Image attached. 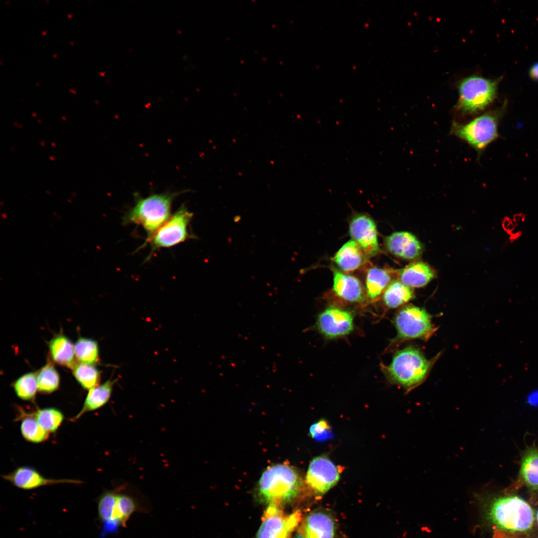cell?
<instances>
[{"label": "cell", "instance_id": "cell-29", "mask_svg": "<svg viewBox=\"0 0 538 538\" xmlns=\"http://www.w3.org/2000/svg\"><path fill=\"white\" fill-rule=\"evenodd\" d=\"M32 415L38 423L50 433L57 430L64 418L60 410L52 407L39 409Z\"/></svg>", "mask_w": 538, "mask_h": 538}, {"label": "cell", "instance_id": "cell-9", "mask_svg": "<svg viewBox=\"0 0 538 538\" xmlns=\"http://www.w3.org/2000/svg\"><path fill=\"white\" fill-rule=\"evenodd\" d=\"M457 109L466 114L483 110L494 99L496 83L477 75L468 76L459 83Z\"/></svg>", "mask_w": 538, "mask_h": 538}, {"label": "cell", "instance_id": "cell-15", "mask_svg": "<svg viewBox=\"0 0 538 538\" xmlns=\"http://www.w3.org/2000/svg\"><path fill=\"white\" fill-rule=\"evenodd\" d=\"M335 532L333 516L326 511L315 510L304 520L296 538H334Z\"/></svg>", "mask_w": 538, "mask_h": 538}, {"label": "cell", "instance_id": "cell-7", "mask_svg": "<svg viewBox=\"0 0 538 538\" xmlns=\"http://www.w3.org/2000/svg\"><path fill=\"white\" fill-rule=\"evenodd\" d=\"M498 112H489L465 123L454 122L451 134L481 153L498 136Z\"/></svg>", "mask_w": 538, "mask_h": 538}, {"label": "cell", "instance_id": "cell-8", "mask_svg": "<svg viewBox=\"0 0 538 538\" xmlns=\"http://www.w3.org/2000/svg\"><path fill=\"white\" fill-rule=\"evenodd\" d=\"M192 217L193 214L182 205L156 231L147 236L142 247L149 244L151 248V255L160 249L171 247L188 239L195 238L188 230Z\"/></svg>", "mask_w": 538, "mask_h": 538}, {"label": "cell", "instance_id": "cell-27", "mask_svg": "<svg viewBox=\"0 0 538 538\" xmlns=\"http://www.w3.org/2000/svg\"><path fill=\"white\" fill-rule=\"evenodd\" d=\"M74 351L76 358L81 363L93 365L98 360V345L93 339L79 338L74 345Z\"/></svg>", "mask_w": 538, "mask_h": 538}, {"label": "cell", "instance_id": "cell-18", "mask_svg": "<svg viewBox=\"0 0 538 538\" xmlns=\"http://www.w3.org/2000/svg\"><path fill=\"white\" fill-rule=\"evenodd\" d=\"M399 281L410 288L426 286L435 276L433 269L427 263L416 261L402 269L399 272Z\"/></svg>", "mask_w": 538, "mask_h": 538}, {"label": "cell", "instance_id": "cell-4", "mask_svg": "<svg viewBox=\"0 0 538 538\" xmlns=\"http://www.w3.org/2000/svg\"><path fill=\"white\" fill-rule=\"evenodd\" d=\"M97 502L99 518L106 532L126 526L132 514L144 510L136 498L121 488L105 491Z\"/></svg>", "mask_w": 538, "mask_h": 538}, {"label": "cell", "instance_id": "cell-40", "mask_svg": "<svg viewBox=\"0 0 538 538\" xmlns=\"http://www.w3.org/2000/svg\"><path fill=\"white\" fill-rule=\"evenodd\" d=\"M6 3H8V2H9V1H7H7H6Z\"/></svg>", "mask_w": 538, "mask_h": 538}, {"label": "cell", "instance_id": "cell-31", "mask_svg": "<svg viewBox=\"0 0 538 538\" xmlns=\"http://www.w3.org/2000/svg\"><path fill=\"white\" fill-rule=\"evenodd\" d=\"M310 433L313 438L324 440L330 436L331 429L327 421L321 420L311 426Z\"/></svg>", "mask_w": 538, "mask_h": 538}, {"label": "cell", "instance_id": "cell-21", "mask_svg": "<svg viewBox=\"0 0 538 538\" xmlns=\"http://www.w3.org/2000/svg\"><path fill=\"white\" fill-rule=\"evenodd\" d=\"M48 346L51 357L56 363L74 367V345L69 339L63 334L57 335L50 340Z\"/></svg>", "mask_w": 538, "mask_h": 538}, {"label": "cell", "instance_id": "cell-37", "mask_svg": "<svg viewBox=\"0 0 538 538\" xmlns=\"http://www.w3.org/2000/svg\"><path fill=\"white\" fill-rule=\"evenodd\" d=\"M537 521H538V511L537 514Z\"/></svg>", "mask_w": 538, "mask_h": 538}, {"label": "cell", "instance_id": "cell-2", "mask_svg": "<svg viewBox=\"0 0 538 538\" xmlns=\"http://www.w3.org/2000/svg\"><path fill=\"white\" fill-rule=\"evenodd\" d=\"M301 486V479L294 469L278 464L263 473L258 483V493L263 502L281 506L294 499Z\"/></svg>", "mask_w": 538, "mask_h": 538}, {"label": "cell", "instance_id": "cell-11", "mask_svg": "<svg viewBox=\"0 0 538 538\" xmlns=\"http://www.w3.org/2000/svg\"><path fill=\"white\" fill-rule=\"evenodd\" d=\"M339 469L328 458L320 456L312 460L306 476L307 484L318 495L327 492L338 481Z\"/></svg>", "mask_w": 538, "mask_h": 538}, {"label": "cell", "instance_id": "cell-22", "mask_svg": "<svg viewBox=\"0 0 538 538\" xmlns=\"http://www.w3.org/2000/svg\"><path fill=\"white\" fill-rule=\"evenodd\" d=\"M414 293L410 288L399 281L391 282L383 292V300L390 309L397 308L414 298Z\"/></svg>", "mask_w": 538, "mask_h": 538}, {"label": "cell", "instance_id": "cell-5", "mask_svg": "<svg viewBox=\"0 0 538 538\" xmlns=\"http://www.w3.org/2000/svg\"><path fill=\"white\" fill-rule=\"evenodd\" d=\"M491 521L499 529L513 532L526 531L533 526L534 513L531 507L517 496H505L493 500L488 510Z\"/></svg>", "mask_w": 538, "mask_h": 538}, {"label": "cell", "instance_id": "cell-32", "mask_svg": "<svg viewBox=\"0 0 538 538\" xmlns=\"http://www.w3.org/2000/svg\"><path fill=\"white\" fill-rule=\"evenodd\" d=\"M528 400L531 403H538V389L533 391L529 394Z\"/></svg>", "mask_w": 538, "mask_h": 538}, {"label": "cell", "instance_id": "cell-3", "mask_svg": "<svg viewBox=\"0 0 538 538\" xmlns=\"http://www.w3.org/2000/svg\"><path fill=\"white\" fill-rule=\"evenodd\" d=\"M175 193H164L151 195L145 198L138 197L134 205L124 216L123 224L140 225L151 235L171 216Z\"/></svg>", "mask_w": 538, "mask_h": 538}, {"label": "cell", "instance_id": "cell-36", "mask_svg": "<svg viewBox=\"0 0 538 538\" xmlns=\"http://www.w3.org/2000/svg\"><path fill=\"white\" fill-rule=\"evenodd\" d=\"M56 55H57V54H56V53H55V54H53V56L54 57H56Z\"/></svg>", "mask_w": 538, "mask_h": 538}, {"label": "cell", "instance_id": "cell-33", "mask_svg": "<svg viewBox=\"0 0 538 538\" xmlns=\"http://www.w3.org/2000/svg\"><path fill=\"white\" fill-rule=\"evenodd\" d=\"M530 75L534 80H538V62L535 63L531 68Z\"/></svg>", "mask_w": 538, "mask_h": 538}, {"label": "cell", "instance_id": "cell-12", "mask_svg": "<svg viewBox=\"0 0 538 538\" xmlns=\"http://www.w3.org/2000/svg\"><path fill=\"white\" fill-rule=\"evenodd\" d=\"M316 326L326 338H337L346 336L353 331L354 316L348 310L330 307L319 314Z\"/></svg>", "mask_w": 538, "mask_h": 538}, {"label": "cell", "instance_id": "cell-6", "mask_svg": "<svg viewBox=\"0 0 538 538\" xmlns=\"http://www.w3.org/2000/svg\"><path fill=\"white\" fill-rule=\"evenodd\" d=\"M432 318V315L422 307L404 305L397 312L393 319L397 335L392 343L415 339L427 341L438 329L433 324Z\"/></svg>", "mask_w": 538, "mask_h": 538}, {"label": "cell", "instance_id": "cell-19", "mask_svg": "<svg viewBox=\"0 0 538 538\" xmlns=\"http://www.w3.org/2000/svg\"><path fill=\"white\" fill-rule=\"evenodd\" d=\"M368 257L353 240L346 242L335 253L333 261L345 272L353 271L360 267Z\"/></svg>", "mask_w": 538, "mask_h": 538}, {"label": "cell", "instance_id": "cell-28", "mask_svg": "<svg viewBox=\"0 0 538 538\" xmlns=\"http://www.w3.org/2000/svg\"><path fill=\"white\" fill-rule=\"evenodd\" d=\"M13 387L19 398L33 402L38 390L37 373L31 372L23 375L14 382Z\"/></svg>", "mask_w": 538, "mask_h": 538}, {"label": "cell", "instance_id": "cell-38", "mask_svg": "<svg viewBox=\"0 0 538 538\" xmlns=\"http://www.w3.org/2000/svg\"><path fill=\"white\" fill-rule=\"evenodd\" d=\"M46 32V31H42V34H45Z\"/></svg>", "mask_w": 538, "mask_h": 538}, {"label": "cell", "instance_id": "cell-23", "mask_svg": "<svg viewBox=\"0 0 538 538\" xmlns=\"http://www.w3.org/2000/svg\"><path fill=\"white\" fill-rule=\"evenodd\" d=\"M520 474L530 489H538V449L530 448L523 456Z\"/></svg>", "mask_w": 538, "mask_h": 538}, {"label": "cell", "instance_id": "cell-39", "mask_svg": "<svg viewBox=\"0 0 538 538\" xmlns=\"http://www.w3.org/2000/svg\"><path fill=\"white\" fill-rule=\"evenodd\" d=\"M70 43H71V44H73V41H70Z\"/></svg>", "mask_w": 538, "mask_h": 538}, {"label": "cell", "instance_id": "cell-25", "mask_svg": "<svg viewBox=\"0 0 538 538\" xmlns=\"http://www.w3.org/2000/svg\"><path fill=\"white\" fill-rule=\"evenodd\" d=\"M20 431L23 438L28 442L39 443L45 441L49 436L32 414L23 413Z\"/></svg>", "mask_w": 538, "mask_h": 538}, {"label": "cell", "instance_id": "cell-16", "mask_svg": "<svg viewBox=\"0 0 538 538\" xmlns=\"http://www.w3.org/2000/svg\"><path fill=\"white\" fill-rule=\"evenodd\" d=\"M385 246L391 254L406 260L418 259L423 249L416 237L407 231L395 232L386 237Z\"/></svg>", "mask_w": 538, "mask_h": 538}, {"label": "cell", "instance_id": "cell-10", "mask_svg": "<svg viewBox=\"0 0 538 538\" xmlns=\"http://www.w3.org/2000/svg\"><path fill=\"white\" fill-rule=\"evenodd\" d=\"M301 515L299 511L286 514L281 506L269 504L264 511L257 538H288L300 522Z\"/></svg>", "mask_w": 538, "mask_h": 538}, {"label": "cell", "instance_id": "cell-34", "mask_svg": "<svg viewBox=\"0 0 538 538\" xmlns=\"http://www.w3.org/2000/svg\"><path fill=\"white\" fill-rule=\"evenodd\" d=\"M69 91H70L71 92H72V93H76V90H73V89H71V88H69Z\"/></svg>", "mask_w": 538, "mask_h": 538}, {"label": "cell", "instance_id": "cell-30", "mask_svg": "<svg viewBox=\"0 0 538 538\" xmlns=\"http://www.w3.org/2000/svg\"><path fill=\"white\" fill-rule=\"evenodd\" d=\"M73 373L81 386L90 390L98 385L100 372L93 365L80 363L73 368Z\"/></svg>", "mask_w": 538, "mask_h": 538}, {"label": "cell", "instance_id": "cell-14", "mask_svg": "<svg viewBox=\"0 0 538 538\" xmlns=\"http://www.w3.org/2000/svg\"><path fill=\"white\" fill-rule=\"evenodd\" d=\"M2 477L15 486L24 490H32L44 486L58 484H78L82 482L74 479L47 478L36 470L28 466L18 467Z\"/></svg>", "mask_w": 538, "mask_h": 538}, {"label": "cell", "instance_id": "cell-26", "mask_svg": "<svg viewBox=\"0 0 538 538\" xmlns=\"http://www.w3.org/2000/svg\"><path fill=\"white\" fill-rule=\"evenodd\" d=\"M38 391L43 394H50L57 390L59 386L60 377L54 366L47 363L37 373Z\"/></svg>", "mask_w": 538, "mask_h": 538}, {"label": "cell", "instance_id": "cell-20", "mask_svg": "<svg viewBox=\"0 0 538 538\" xmlns=\"http://www.w3.org/2000/svg\"><path fill=\"white\" fill-rule=\"evenodd\" d=\"M115 380H107L89 390L80 411L70 419L74 422L87 412L96 410L104 406L109 401Z\"/></svg>", "mask_w": 538, "mask_h": 538}, {"label": "cell", "instance_id": "cell-13", "mask_svg": "<svg viewBox=\"0 0 538 538\" xmlns=\"http://www.w3.org/2000/svg\"><path fill=\"white\" fill-rule=\"evenodd\" d=\"M349 232L352 239L360 246L368 258L380 252L376 226L369 216L364 214L354 216L349 223Z\"/></svg>", "mask_w": 538, "mask_h": 538}, {"label": "cell", "instance_id": "cell-35", "mask_svg": "<svg viewBox=\"0 0 538 538\" xmlns=\"http://www.w3.org/2000/svg\"><path fill=\"white\" fill-rule=\"evenodd\" d=\"M72 13H71V14H67V16H68V17H71V16L72 15Z\"/></svg>", "mask_w": 538, "mask_h": 538}, {"label": "cell", "instance_id": "cell-17", "mask_svg": "<svg viewBox=\"0 0 538 538\" xmlns=\"http://www.w3.org/2000/svg\"><path fill=\"white\" fill-rule=\"evenodd\" d=\"M333 289L338 297L348 302H360L364 299L360 281L353 275L336 269L333 270Z\"/></svg>", "mask_w": 538, "mask_h": 538}, {"label": "cell", "instance_id": "cell-24", "mask_svg": "<svg viewBox=\"0 0 538 538\" xmlns=\"http://www.w3.org/2000/svg\"><path fill=\"white\" fill-rule=\"evenodd\" d=\"M391 276L385 269L371 268L366 274L365 288L368 297L374 300L384 291L391 283Z\"/></svg>", "mask_w": 538, "mask_h": 538}, {"label": "cell", "instance_id": "cell-1", "mask_svg": "<svg viewBox=\"0 0 538 538\" xmlns=\"http://www.w3.org/2000/svg\"><path fill=\"white\" fill-rule=\"evenodd\" d=\"M440 355V352L429 359L419 347L410 345L394 353L385 374L391 383L408 393L425 382Z\"/></svg>", "mask_w": 538, "mask_h": 538}]
</instances>
